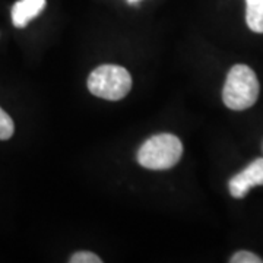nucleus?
<instances>
[{
    "label": "nucleus",
    "mask_w": 263,
    "mask_h": 263,
    "mask_svg": "<svg viewBox=\"0 0 263 263\" xmlns=\"http://www.w3.org/2000/svg\"><path fill=\"white\" fill-rule=\"evenodd\" d=\"M231 263H262L263 260L259 257V256H256V254L250 253V252H238V253H235L233 257H231Z\"/></svg>",
    "instance_id": "obj_9"
},
{
    "label": "nucleus",
    "mask_w": 263,
    "mask_h": 263,
    "mask_svg": "<svg viewBox=\"0 0 263 263\" xmlns=\"http://www.w3.org/2000/svg\"><path fill=\"white\" fill-rule=\"evenodd\" d=\"M254 186H263V158L253 161L241 173L235 174L228 183L231 196L241 199Z\"/></svg>",
    "instance_id": "obj_4"
},
{
    "label": "nucleus",
    "mask_w": 263,
    "mask_h": 263,
    "mask_svg": "<svg viewBox=\"0 0 263 263\" xmlns=\"http://www.w3.org/2000/svg\"><path fill=\"white\" fill-rule=\"evenodd\" d=\"M15 132V124L10 116L0 107V141H8Z\"/></svg>",
    "instance_id": "obj_7"
},
{
    "label": "nucleus",
    "mask_w": 263,
    "mask_h": 263,
    "mask_svg": "<svg viewBox=\"0 0 263 263\" xmlns=\"http://www.w3.org/2000/svg\"><path fill=\"white\" fill-rule=\"evenodd\" d=\"M183 145L177 136L160 133L149 138L138 152V162L149 170H168L181 158Z\"/></svg>",
    "instance_id": "obj_2"
},
{
    "label": "nucleus",
    "mask_w": 263,
    "mask_h": 263,
    "mask_svg": "<svg viewBox=\"0 0 263 263\" xmlns=\"http://www.w3.org/2000/svg\"><path fill=\"white\" fill-rule=\"evenodd\" d=\"M46 0H19L12 8V22L16 28H25L31 19L41 13Z\"/></svg>",
    "instance_id": "obj_5"
},
{
    "label": "nucleus",
    "mask_w": 263,
    "mask_h": 263,
    "mask_svg": "<svg viewBox=\"0 0 263 263\" xmlns=\"http://www.w3.org/2000/svg\"><path fill=\"white\" fill-rule=\"evenodd\" d=\"M129 3H136V2H139V0H127Z\"/></svg>",
    "instance_id": "obj_10"
},
{
    "label": "nucleus",
    "mask_w": 263,
    "mask_h": 263,
    "mask_svg": "<svg viewBox=\"0 0 263 263\" xmlns=\"http://www.w3.org/2000/svg\"><path fill=\"white\" fill-rule=\"evenodd\" d=\"M70 263H101V259L97 254L91 253V252H79L75 253L70 259Z\"/></svg>",
    "instance_id": "obj_8"
},
{
    "label": "nucleus",
    "mask_w": 263,
    "mask_h": 263,
    "mask_svg": "<svg viewBox=\"0 0 263 263\" xmlns=\"http://www.w3.org/2000/svg\"><path fill=\"white\" fill-rule=\"evenodd\" d=\"M259 89V81L253 70L246 65H235L227 76L222 100L228 108L241 111L257 101Z\"/></svg>",
    "instance_id": "obj_1"
},
{
    "label": "nucleus",
    "mask_w": 263,
    "mask_h": 263,
    "mask_svg": "<svg viewBox=\"0 0 263 263\" xmlns=\"http://www.w3.org/2000/svg\"><path fill=\"white\" fill-rule=\"evenodd\" d=\"M246 22L253 32L263 34V0H246Z\"/></svg>",
    "instance_id": "obj_6"
},
{
    "label": "nucleus",
    "mask_w": 263,
    "mask_h": 263,
    "mask_svg": "<svg viewBox=\"0 0 263 263\" xmlns=\"http://www.w3.org/2000/svg\"><path fill=\"white\" fill-rule=\"evenodd\" d=\"M130 88L132 76L122 66H100L88 78L89 92L108 101H119L124 98Z\"/></svg>",
    "instance_id": "obj_3"
}]
</instances>
